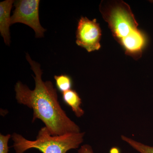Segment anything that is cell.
I'll use <instances>...</instances> for the list:
<instances>
[{
	"label": "cell",
	"instance_id": "30bf717a",
	"mask_svg": "<svg viewBox=\"0 0 153 153\" xmlns=\"http://www.w3.org/2000/svg\"><path fill=\"white\" fill-rule=\"evenodd\" d=\"M11 137L10 134L6 135L0 134V153H9L8 142Z\"/></svg>",
	"mask_w": 153,
	"mask_h": 153
},
{
	"label": "cell",
	"instance_id": "7c38bea8",
	"mask_svg": "<svg viewBox=\"0 0 153 153\" xmlns=\"http://www.w3.org/2000/svg\"><path fill=\"white\" fill-rule=\"evenodd\" d=\"M110 153H120V151L119 149L116 147H114L111 149Z\"/></svg>",
	"mask_w": 153,
	"mask_h": 153
},
{
	"label": "cell",
	"instance_id": "8992f818",
	"mask_svg": "<svg viewBox=\"0 0 153 153\" xmlns=\"http://www.w3.org/2000/svg\"><path fill=\"white\" fill-rule=\"evenodd\" d=\"M14 2L15 1L13 0H6L0 3V33L5 43L9 46L10 43V13Z\"/></svg>",
	"mask_w": 153,
	"mask_h": 153
},
{
	"label": "cell",
	"instance_id": "277c9868",
	"mask_svg": "<svg viewBox=\"0 0 153 153\" xmlns=\"http://www.w3.org/2000/svg\"><path fill=\"white\" fill-rule=\"evenodd\" d=\"M39 0L15 1V10L11 16V25L22 23L32 28L37 38L44 37L46 30L41 26L39 17Z\"/></svg>",
	"mask_w": 153,
	"mask_h": 153
},
{
	"label": "cell",
	"instance_id": "ba28073f",
	"mask_svg": "<svg viewBox=\"0 0 153 153\" xmlns=\"http://www.w3.org/2000/svg\"><path fill=\"white\" fill-rule=\"evenodd\" d=\"M56 87L60 92L63 93L71 89L73 85L71 76L65 74L54 76Z\"/></svg>",
	"mask_w": 153,
	"mask_h": 153
},
{
	"label": "cell",
	"instance_id": "52a82bcc",
	"mask_svg": "<svg viewBox=\"0 0 153 153\" xmlns=\"http://www.w3.org/2000/svg\"><path fill=\"white\" fill-rule=\"evenodd\" d=\"M62 99L64 103L71 108L76 117H82L84 111L81 108L82 100L76 91L70 89L62 93Z\"/></svg>",
	"mask_w": 153,
	"mask_h": 153
},
{
	"label": "cell",
	"instance_id": "5b68a950",
	"mask_svg": "<svg viewBox=\"0 0 153 153\" xmlns=\"http://www.w3.org/2000/svg\"><path fill=\"white\" fill-rule=\"evenodd\" d=\"M101 30L96 19L90 20L82 17L76 31V44L90 52L98 50L101 45Z\"/></svg>",
	"mask_w": 153,
	"mask_h": 153
},
{
	"label": "cell",
	"instance_id": "8fae6325",
	"mask_svg": "<svg viewBox=\"0 0 153 153\" xmlns=\"http://www.w3.org/2000/svg\"><path fill=\"white\" fill-rule=\"evenodd\" d=\"M78 153H94L91 146L88 144L82 145L78 151Z\"/></svg>",
	"mask_w": 153,
	"mask_h": 153
},
{
	"label": "cell",
	"instance_id": "9c48e42d",
	"mask_svg": "<svg viewBox=\"0 0 153 153\" xmlns=\"http://www.w3.org/2000/svg\"><path fill=\"white\" fill-rule=\"evenodd\" d=\"M121 139L127 143L134 149L140 153H153V147L144 144L142 143L137 141L131 138L124 135L121 136Z\"/></svg>",
	"mask_w": 153,
	"mask_h": 153
},
{
	"label": "cell",
	"instance_id": "6da1fadb",
	"mask_svg": "<svg viewBox=\"0 0 153 153\" xmlns=\"http://www.w3.org/2000/svg\"><path fill=\"white\" fill-rule=\"evenodd\" d=\"M26 58L35 74V76H33L35 88L31 90L27 85L18 81L15 87L18 103L33 109L32 122L40 120L52 135L80 132L79 126L71 120L62 109L58 101L57 89L52 82L42 80L43 73L40 64L32 60L28 53Z\"/></svg>",
	"mask_w": 153,
	"mask_h": 153
},
{
	"label": "cell",
	"instance_id": "3957f363",
	"mask_svg": "<svg viewBox=\"0 0 153 153\" xmlns=\"http://www.w3.org/2000/svg\"><path fill=\"white\" fill-rule=\"evenodd\" d=\"M85 134L80 132L53 136L45 126L38 132L35 140L26 139L16 133H14L11 137L16 153H24L32 149H38L42 153H67L70 150L79 147L83 142Z\"/></svg>",
	"mask_w": 153,
	"mask_h": 153
},
{
	"label": "cell",
	"instance_id": "7a4b0ae2",
	"mask_svg": "<svg viewBox=\"0 0 153 153\" xmlns=\"http://www.w3.org/2000/svg\"><path fill=\"white\" fill-rule=\"evenodd\" d=\"M100 10L126 54L135 60L141 57L147 38L138 28V24L128 5L122 1H102Z\"/></svg>",
	"mask_w": 153,
	"mask_h": 153
}]
</instances>
